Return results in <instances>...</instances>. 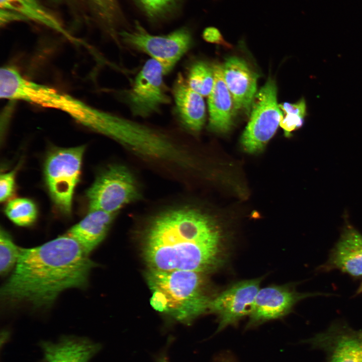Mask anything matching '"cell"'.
<instances>
[{"label": "cell", "instance_id": "obj_11", "mask_svg": "<svg viewBox=\"0 0 362 362\" xmlns=\"http://www.w3.org/2000/svg\"><path fill=\"white\" fill-rule=\"evenodd\" d=\"M308 296L287 286H271L259 289L245 329L286 316L296 303Z\"/></svg>", "mask_w": 362, "mask_h": 362}, {"label": "cell", "instance_id": "obj_24", "mask_svg": "<svg viewBox=\"0 0 362 362\" xmlns=\"http://www.w3.org/2000/svg\"><path fill=\"white\" fill-rule=\"evenodd\" d=\"M16 169L2 173L0 176V201H6L13 195L15 188Z\"/></svg>", "mask_w": 362, "mask_h": 362}, {"label": "cell", "instance_id": "obj_25", "mask_svg": "<svg viewBox=\"0 0 362 362\" xmlns=\"http://www.w3.org/2000/svg\"><path fill=\"white\" fill-rule=\"evenodd\" d=\"M202 37L207 42L220 45L228 48L232 46L224 38L220 30L214 26L205 28L202 33Z\"/></svg>", "mask_w": 362, "mask_h": 362}, {"label": "cell", "instance_id": "obj_17", "mask_svg": "<svg viewBox=\"0 0 362 362\" xmlns=\"http://www.w3.org/2000/svg\"><path fill=\"white\" fill-rule=\"evenodd\" d=\"M116 214L100 210L87 214L66 233L77 240L89 254L104 239Z\"/></svg>", "mask_w": 362, "mask_h": 362}, {"label": "cell", "instance_id": "obj_15", "mask_svg": "<svg viewBox=\"0 0 362 362\" xmlns=\"http://www.w3.org/2000/svg\"><path fill=\"white\" fill-rule=\"evenodd\" d=\"M41 362H88L101 345L87 339L65 337L57 342H42Z\"/></svg>", "mask_w": 362, "mask_h": 362}, {"label": "cell", "instance_id": "obj_26", "mask_svg": "<svg viewBox=\"0 0 362 362\" xmlns=\"http://www.w3.org/2000/svg\"><path fill=\"white\" fill-rule=\"evenodd\" d=\"M304 123V118L300 116L287 114L280 122V126L283 129L285 136L289 137L291 133L302 127Z\"/></svg>", "mask_w": 362, "mask_h": 362}, {"label": "cell", "instance_id": "obj_21", "mask_svg": "<svg viewBox=\"0 0 362 362\" xmlns=\"http://www.w3.org/2000/svg\"><path fill=\"white\" fill-rule=\"evenodd\" d=\"M187 81L189 86L202 96H209L214 82L213 68L203 61H198L190 67Z\"/></svg>", "mask_w": 362, "mask_h": 362}, {"label": "cell", "instance_id": "obj_19", "mask_svg": "<svg viewBox=\"0 0 362 362\" xmlns=\"http://www.w3.org/2000/svg\"><path fill=\"white\" fill-rule=\"evenodd\" d=\"M94 18L114 34L121 17L117 0H83Z\"/></svg>", "mask_w": 362, "mask_h": 362}, {"label": "cell", "instance_id": "obj_18", "mask_svg": "<svg viewBox=\"0 0 362 362\" xmlns=\"http://www.w3.org/2000/svg\"><path fill=\"white\" fill-rule=\"evenodd\" d=\"M0 8L17 12L29 21L40 24L71 41H75L57 17L39 0H0Z\"/></svg>", "mask_w": 362, "mask_h": 362}, {"label": "cell", "instance_id": "obj_23", "mask_svg": "<svg viewBox=\"0 0 362 362\" xmlns=\"http://www.w3.org/2000/svg\"><path fill=\"white\" fill-rule=\"evenodd\" d=\"M150 19L163 18L171 13L180 0H136Z\"/></svg>", "mask_w": 362, "mask_h": 362}, {"label": "cell", "instance_id": "obj_28", "mask_svg": "<svg viewBox=\"0 0 362 362\" xmlns=\"http://www.w3.org/2000/svg\"><path fill=\"white\" fill-rule=\"evenodd\" d=\"M27 21H29L27 18L17 12L0 8L1 26H5L14 22Z\"/></svg>", "mask_w": 362, "mask_h": 362}, {"label": "cell", "instance_id": "obj_1", "mask_svg": "<svg viewBox=\"0 0 362 362\" xmlns=\"http://www.w3.org/2000/svg\"><path fill=\"white\" fill-rule=\"evenodd\" d=\"M221 241L219 227L210 216L193 208H175L149 223L143 253L150 269L204 274L222 264Z\"/></svg>", "mask_w": 362, "mask_h": 362}, {"label": "cell", "instance_id": "obj_29", "mask_svg": "<svg viewBox=\"0 0 362 362\" xmlns=\"http://www.w3.org/2000/svg\"><path fill=\"white\" fill-rule=\"evenodd\" d=\"M214 362H237L232 354L229 351L221 352L215 356Z\"/></svg>", "mask_w": 362, "mask_h": 362}, {"label": "cell", "instance_id": "obj_6", "mask_svg": "<svg viewBox=\"0 0 362 362\" xmlns=\"http://www.w3.org/2000/svg\"><path fill=\"white\" fill-rule=\"evenodd\" d=\"M88 209L116 214L128 204L136 201L140 193L132 173L126 166L112 165L100 173L88 189Z\"/></svg>", "mask_w": 362, "mask_h": 362}, {"label": "cell", "instance_id": "obj_27", "mask_svg": "<svg viewBox=\"0 0 362 362\" xmlns=\"http://www.w3.org/2000/svg\"><path fill=\"white\" fill-rule=\"evenodd\" d=\"M279 107L286 114H293L304 118L306 114V103L303 98L295 103L285 102L280 104Z\"/></svg>", "mask_w": 362, "mask_h": 362}, {"label": "cell", "instance_id": "obj_10", "mask_svg": "<svg viewBox=\"0 0 362 362\" xmlns=\"http://www.w3.org/2000/svg\"><path fill=\"white\" fill-rule=\"evenodd\" d=\"M302 342L324 351L326 362H362L361 331L344 325H333Z\"/></svg>", "mask_w": 362, "mask_h": 362}, {"label": "cell", "instance_id": "obj_2", "mask_svg": "<svg viewBox=\"0 0 362 362\" xmlns=\"http://www.w3.org/2000/svg\"><path fill=\"white\" fill-rule=\"evenodd\" d=\"M79 242L65 234L40 246L21 249L1 295L13 302L47 307L71 288H83L95 263Z\"/></svg>", "mask_w": 362, "mask_h": 362}, {"label": "cell", "instance_id": "obj_4", "mask_svg": "<svg viewBox=\"0 0 362 362\" xmlns=\"http://www.w3.org/2000/svg\"><path fill=\"white\" fill-rule=\"evenodd\" d=\"M84 150V145L56 148L49 153L45 162L44 175L49 194L56 208L65 215L71 212Z\"/></svg>", "mask_w": 362, "mask_h": 362}, {"label": "cell", "instance_id": "obj_9", "mask_svg": "<svg viewBox=\"0 0 362 362\" xmlns=\"http://www.w3.org/2000/svg\"><path fill=\"white\" fill-rule=\"evenodd\" d=\"M261 279L240 281L211 299L209 310L218 316L216 333L229 325H236L244 317L249 315Z\"/></svg>", "mask_w": 362, "mask_h": 362}, {"label": "cell", "instance_id": "obj_5", "mask_svg": "<svg viewBox=\"0 0 362 362\" xmlns=\"http://www.w3.org/2000/svg\"><path fill=\"white\" fill-rule=\"evenodd\" d=\"M118 34L126 44L158 62L164 74L174 67L193 43L192 34L188 28H180L167 35H154L137 21L132 29L122 31Z\"/></svg>", "mask_w": 362, "mask_h": 362}, {"label": "cell", "instance_id": "obj_16", "mask_svg": "<svg viewBox=\"0 0 362 362\" xmlns=\"http://www.w3.org/2000/svg\"><path fill=\"white\" fill-rule=\"evenodd\" d=\"M328 263L331 268L352 276L362 275V235L347 226L331 253Z\"/></svg>", "mask_w": 362, "mask_h": 362}, {"label": "cell", "instance_id": "obj_8", "mask_svg": "<svg viewBox=\"0 0 362 362\" xmlns=\"http://www.w3.org/2000/svg\"><path fill=\"white\" fill-rule=\"evenodd\" d=\"M163 75V68L156 60L151 58L143 65L126 93V101L133 115L147 117L170 102Z\"/></svg>", "mask_w": 362, "mask_h": 362}, {"label": "cell", "instance_id": "obj_20", "mask_svg": "<svg viewBox=\"0 0 362 362\" xmlns=\"http://www.w3.org/2000/svg\"><path fill=\"white\" fill-rule=\"evenodd\" d=\"M5 212L13 222L21 226L31 225L37 216V209L34 203L24 198L9 201L5 207Z\"/></svg>", "mask_w": 362, "mask_h": 362}, {"label": "cell", "instance_id": "obj_30", "mask_svg": "<svg viewBox=\"0 0 362 362\" xmlns=\"http://www.w3.org/2000/svg\"><path fill=\"white\" fill-rule=\"evenodd\" d=\"M156 359V362H169L166 350H163Z\"/></svg>", "mask_w": 362, "mask_h": 362}, {"label": "cell", "instance_id": "obj_13", "mask_svg": "<svg viewBox=\"0 0 362 362\" xmlns=\"http://www.w3.org/2000/svg\"><path fill=\"white\" fill-rule=\"evenodd\" d=\"M213 68L214 82L208 101L209 127L216 132H226L230 129L235 114L233 100L224 80L222 65L216 64Z\"/></svg>", "mask_w": 362, "mask_h": 362}, {"label": "cell", "instance_id": "obj_3", "mask_svg": "<svg viewBox=\"0 0 362 362\" xmlns=\"http://www.w3.org/2000/svg\"><path fill=\"white\" fill-rule=\"evenodd\" d=\"M202 274L149 269L146 278L152 291L151 306L177 321L191 322L209 310L211 300L205 293Z\"/></svg>", "mask_w": 362, "mask_h": 362}, {"label": "cell", "instance_id": "obj_7", "mask_svg": "<svg viewBox=\"0 0 362 362\" xmlns=\"http://www.w3.org/2000/svg\"><path fill=\"white\" fill-rule=\"evenodd\" d=\"M249 122L241 137L243 149L255 153L263 148L275 134L284 116L277 103V87L269 77L256 93Z\"/></svg>", "mask_w": 362, "mask_h": 362}, {"label": "cell", "instance_id": "obj_12", "mask_svg": "<svg viewBox=\"0 0 362 362\" xmlns=\"http://www.w3.org/2000/svg\"><path fill=\"white\" fill-rule=\"evenodd\" d=\"M224 78L231 95L234 113L250 112L257 93L258 74L243 59L231 56L222 65Z\"/></svg>", "mask_w": 362, "mask_h": 362}, {"label": "cell", "instance_id": "obj_31", "mask_svg": "<svg viewBox=\"0 0 362 362\" xmlns=\"http://www.w3.org/2000/svg\"><path fill=\"white\" fill-rule=\"evenodd\" d=\"M362 293V283H361V284H360L359 288L358 289V290H357V294H360V293Z\"/></svg>", "mask_w": 362, "mask_h": 362}, {"label": "cell", "instance_id": "obj_14", "mask_svg": "<svg viewBox=\"0 0 362 362\" xmlns=\"http://www.w3.org/2000/svg\"><path fill=\"white\" fill-rule=\"evenodd\" d=\"M172 93L177 114L189 130L199 132L206 119V106L203 96L193 90L181 73L174 82Z\"/></svg>", "mask_w": 362, "mask_h": 362}, {"label": "cell", "instance_id": "obj_22", "mask_svg": "<svg viewBox=\"0 0 362 362\" xmlns=\"http://www.w3.org/2000/svg\"><path fill=\"white\" fill-rule=\"evenodd\" d=\"M10 235L3 229L0 232V271L1 275L8 273L16 264L21 251Z\"/></svg>", "mask_w": 362, "mask_h": 362}]
</instances>
